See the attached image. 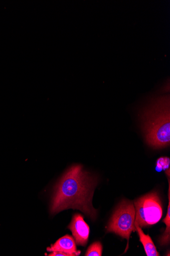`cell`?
Returning a JSON list of instances; mask_svg holds the SVG:
<instances>
[{"label":"cell","instance_id":"cell-7","mask_svg":"<svg viewBox=\"0 0 170 256\" xmlns=\"http://www.w3.org/2000/svg\"><path fill=\"white\" fill-rule=\"evenodd\" d=\"M136 230L138 232L140 240L144 248L146 254L148 256H159L160 254L157 252L156 247L154 244L151 238L149 235H146L142 230L141 227L135 222Z\"/></svg>","mask_w":170,"mask_h":256},{"label":"cell","instance_id":"cell-6","mask_svg":"<svg viewBox=\"0 0 170 256\" xmlns=\"http://www.w3.org/2000/svg\"><path fill=\"white\" fill-rule=\"evenodd\" d=\"M48 252H60L68 254L69 256H77L81 254L76 247L74 238L67 235L58 240L54 244L47 248Z\"/></svg>","mask_w":170,"mask_h":256},{"label":"cell","instance_id":"cell-8","mask_svg":"<svg viewBox=\"0 0 170 256\" xmlns=\"http://www.w3.org/2000/svg\"><path fill=\"white\" fill-rule=\"evenodd\" d=\"M170 182V180H169ZM170 186L169 190V206L166 217L163 220V222L166 224V229L160 242L162 246L167 245L170 242Z\"/></svg>","mask_w":170,"mask_h":256},{"label":"cell","instance_id":"cell-1","mask_svg":"<svg viewBox=\"0 0 170 256\" xmlns=\"http://www.w3.org/2000/svg\"><path fill=\"white\" fill-rule=\"evenodd\" d=\"M97 178L85 171L83 166L71 167L56 186L51 205L52 214L66 209H78L94 220L96 211L92 206V199Z\"/></svg>","mask_w":170,"mask_h":256},{"label":"cell","instance_id":"cell-10","mask_svg":"<svg viewBox=\"0 0 170 256\" xmlns=\"http://www.w3.org/2000/svg\"><path fill=\"white\" fill-rule=\"evenodd\" d=\"M170 168V158L167 157H161L158 159L157 164V170L161 172Z\"/></svg>","mask_w":170,"mask_h":256},{"label":"cell","instance_id":"cell-4","mask_svg":"<svg viewBox=\"0 0 170 256\" xmlns=\"http://www.w3.org/2000/svg\"><path fill=\"white\" fill-rule=\"evenodd\" d=\"M135 216L136 210L133 202L123 201L112 218L108 227V232H115L129 242L132 232L136 230Z\"/></svg>","mask_w":170,"mask_h":256},{"label":"cell","instance_id":"cell-5","mask_svg":"<svg viewBox=\"0 0 170 256\" xmlns=\"http://www.w3.org/2000/svg\"><path fill=\"white\" fill-rule=\"evenodd\" d=\"M68 228L71 231L77 244L82 246L87 244L90 234V228L84 221L82 216L76 214L73 216Z\"/></svg>","mask_w":170,"mask_h":256},{"label":"cell","instance_id":"cell-3","mask_svg":"<svg viewBox=\"0 0 170 256\" xmlns=\"http://www.w3.org/2000/svg\"><path fill=\"white\" fill-rule=\"evenodd\" d=\"M135 221L140 227H147L158 223L162 218L163 208L158 194L154 192L135 202Z\"/></svg>","mask_w":170,"mask_h":256},{"label":"cell","instance_id":"cell-9","mask_svg":"<svg viewBox=\"0 0 170 256\" xmlns=\"http://www.w3.org/2000/svg\"><path fill=\"white\" fill-rule=\"evenodd\" d=\"M103 252V246L100 242H95L88 248L86 256H101Z\"/></svg>","mask_w":170,"mask_h":256},{"label":"cell","instance_id":"cell-2","mask_svg":"<svg viewBox=\"0 0 170 256\" xmlns=\"http://www.w3.org/2000/svg\"><path fill=\"white\" fill-rule=\"evenodd\" d=\"M170 96L153 100L142 109V129L146 141L158 149L168 147L170 142Z\"/></svg>","mask_w":170,"mask_h":256}]
</instances>
